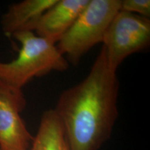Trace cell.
<instances>
[{
    "label": "cell",
    "mask_w": 150,
    "mask_h": 150,
    "mask_svg": "<svg viewBox=\"0 0 150 150\" xmlns=\"http://www.w3.org/2000/svg\"><path fill=\"white\" fill-rule=\"evenodd\" d=\"M119 88L102 47L86 77L65 90L54 108L70 150H97L109 138L118 116Z\"/></svg>",
    "instance_id": "cell-1"
},
{
    "label": "cell",
    "mask_w": 150,
    "mask_h": 150,
    "mask_svg": "<svg viewBox=\"0 0 150 150\" xmlns=\"http://www.w3.org/2000/svg\"><path fill=\"white\" fill-rule=\"evenodd\" d=\"M12 38L20 43L21 47L12 61H0V81L4 83L22 90L33 78L68 69V61L60 53L56 45L50 40L32 31L15 33Z\"/></svg>",
    "instance_id": "cell-2"
},
{
    "label": "cell",
    "mask_w": 150,
    "mask_h": 150,
    "mask_svg": "<svg viewBox=\"0 0 150 150\" xmlns=\"http://www.w3.org/2000/svg\"><path fill=\"white\" fill-rule=\"evenodd\" d=\"M121 0H89L56 45L74 66L96 45L103 42L108 26L120 10Z\"/></svg>",
    "instance_id": "cell-3"
},
{
    "label": "cell",
    "mask_w": 150,
    "mask_h": 150,
    "mask_svg": "<svg viewBox=\"0 0 150 150\" xmlns=\"http://www.w3.org/2000/svg\"><path fill=\"white\" fill-rule=\"evenodd\" d=\"M102 43L108 66L117 72L128 56L149 47V18L119 11L110 22Z\"/></svg>",
    "instance_id": "cell-4"
},
{
    "label": "cell",
    "mask_w": 150,
    "mask_h": 150,
    "mask_svg": "<svg viewBox=\"0 0 150 150\" xmlns=\"http://www.w3.org/2000/svg\"><path fill=\"white\" fill-rule=\"evenodd\" d=\"M27 105L21 89L0 81V150H28L33 138L20 115Z\"/></svg>",
    "instance_id": "cell-5"
},
{
    "label": "cell",
    "mask_w": 150,
    "mask_h": 150,
    "mask_svg": "<svg viewBox=\"0 0 150 150\" xmlns=\"http://www.w3.org/2000/svg\"><path fill=\"white\" fill-rule=\"evenodd\" d=\"M89 0H56L35 24L33 33L56 44L71 27Z\"/></svg>",
    "instance_id": "cell-6"
},
{
    "label": "cell",
    "mask_w": 150,
    "mask_h": 150,
    "mask_svg": "<svg viewBox=\"0 0 150 150\" xmlns=\"http://www.w3.org/2000/svg\"><path fill=\"white\" fill-rule=\"evenodd\" d=\"M56 0H24L13 4L1 17L3 32L8 37L23 31L33 32L39 18Z\"/></svg>",
    "instance_id": "cell-7"
},
{
    "label": "cell",
    "mask_w": 150,
    "mask_h": 150,
    "mask_svg": "<svg viewBox=\"0 0 150 150\" xmlns=\"http://www.w3.org/2000/svg\"><path fill=\"white\" fill-rule=\"evenodd\" d=\"M31 150H67L64 129L54 109L43 112Z\"/></svg>",
    "instance_id": "cell-8"
},
{
    "label": "cell",
    "mask_w": 150,
    "mask_h": 150,
    "mask_svg": "<svg viewBox=\"0 0 150 150\" xmlns=\"http://www.w3.org/2000/svg\"><path fill=\"white\" fill-rule=\"evenodd\" d=\"M120 11L149 18L150 1L149 0H121Z\"/></svg>",
    "instance_id": "cell-9"
},
{
    "label": "cell",
    "mask_w": 150,
    "mask_h": 150,
    "mask_svg": "<svg viewBox=\"0 0 150 150\" xmlns=\"http://www.w3.org/2000/svg\"><path fill=\"white\" fill-rule=\"evenodd\" d=\"M67 150H70V147H69V149H67Z\"/></svg>",
    "instance_id": "cell-10"
}]
</instances>
